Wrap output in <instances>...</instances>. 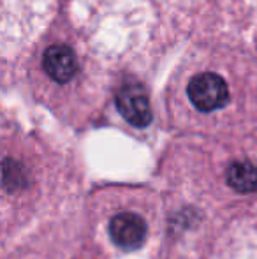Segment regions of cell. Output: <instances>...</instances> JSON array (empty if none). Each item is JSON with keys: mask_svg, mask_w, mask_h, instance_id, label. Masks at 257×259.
Masks as SVG:
<instances>
[{"mask_svg": "<svg viewBox=\"0 0 257 259\" xmlns=\"http://www.w3.org/2000/svg\"><path fill=\"white\" fill-rule=\"evenodd\" d=\"M42 67L46 74L57 83H69L78 71L74 52L65 45L49 46L42 57Z\"/></svg>", "mask_w": 257, "mask_h": 259, "instance_id": "5", "label": "cell"}, {"mask_svg": "<svg viewBox=\"0 0 257 259\" xmlns=\"http://www.w3.org/2000/svg\"><path fill=\"white\" fill-rule=\"evenodd\" d=\"M189 99L199 111H215L229 103V90L219 74L202 72L190 79L187 87Z\"/></svg>", "mask_w": 257, "mask_h": 259, "instance_id": "1", "label": "cell"}, {"mask_svg": "<svg viewBox=\"0 0 257 259\" xmlns=\"http://www.w3.org/2000/svg\"><path fill=\"white\" fill-rule=\"evenodd\" d=\"M110 235L120 249H139L146 238V224L136 213H129V211L118 213L111 219Z\"/></svg>", "mask_w": 257, "mask_h": 259, "instance_id": "4", "label": "cell"}, {"mask_svg": "<svg viewBox=\"0 0 257 259\" xmlns=\"http://www.w3.org/2000/svg\"><path fill=\"white\" fill-rule=\"evenodd\" d=\"M120 115L134 127H146L151 122V106L146 90L141 85H125L117 94Z\"/></svg>", "mask_w": 257, "mask_h": 259, "instance_id": "3", "label": "cell"}, {"mask_svg": "<svg viewBox=\"0 0 257 259\" xmlns=\"http://www.w3.org/2000/svg\"><path fill=\"white\" fill-rule=\"evenodd\" d=\"M227 184L241 194L257 191V166L250 160H238L227 169Z\"/></svg>", "mask_w": 257, "mask_h": 259, "instance_id": "6", "label": "cell"}, {"mask_svg": "<svg viewBox=\"0 0 257 259\" xmlns=\"http://www.w3.org/2000/svg\"><path fill=\"white\" fill-rule=\"evenodd\" d=\"M25 35V0H0V60Z\"/></svg>", "mask_w": 257, "mask_h": 259, "instance_id": "2", "label": "cell"}]
</instances>
